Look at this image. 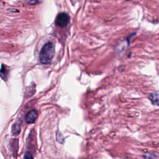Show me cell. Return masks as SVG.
Listing matches in <instances>:
<instances>
[{
  "label": "cell",
  "instance_id": "277c9868",
  "mask_svg": "<svg viewBox=\"0 0 159 159\" xmlns=\"http://www.w3.org/2000/svg\"><path fill=\"white\" fill-rule=\"evenodd\" d=\"M148 99L153 105L159 106V94L152 93L148 95Z\"/></svg>",
  "mask_w": 159,
  "mask_h": 159
},
{
  "label": "cell",
  "instance_id": "3957f363",
  "mask_svg": "<svg viewBox=\"0 0 159 159\" xmlns=\"http://www.w3.org/2000/svg\"><path fill=\"white\" fill-rule=\"evenodd\" d=\"M38 116V113L36 110L32 109L29 111L25 116V121L27 124H33L36 121Z\"/></svg>",
  "mask_w": 159,
  "mask_h": 159
},
{
  "label": "cell",
  "instance_id": "8992f818",
  "mask_svg": "<svg viewBox=\"0 0 159 159\" xmlns=\"http://www.w3.org/2000/svg\"><path fill=\"white\" fill-rule=\"evenodd\" d=\"M8 74V71L6 69V67L4 66L3 64L1 65V77L4 80H6L7 78V76Z\"/></svg>",
  "mask_w": 159,
  "mask_h": 159
},
{
  "label": "cell",
  "instance_id": "7a4b0ae2",
  "mask_svg": "<svg viewBox=\"0 0 159 159\" xmlns=\"http://www.w3.org/2000/svg\"><path fill=\"white\" fill-rule=\"evenodd\" d=\"M70 16L65 13L59 14L55 19V25L60 27H65L69 25L70 22Z\"/></svg>",
  "mask_w": 159,
  "mask_h": 159
},
{
  "label": "cell",
  "instance_id": "5b68a950",
  "mask_svg": "<svg viewBox=\"0 0 159 159\" xmlns=\"http://www.w3.org/2000/svg\"><path fill=\"white\" fill-rule=\"evenodd\" d=\"M21 131V121H18L14 123L12 126V134L15 136L18 135Z\"/></svg>",
  "mask_w": 159,
  "mask_h": 159
},
{
  "label": "cell",
  "instance_id": "52a82bcc",
  "mask_svg": "<svg viewBox=\"0 0 159 159\" xmlns=\"http://www.w3.org/2000/svg\"><path fill=\"white\" fill-rule=\"evenodd\" d=\"M25 158H33V157L29 152H26L25 155Z\"/></svg>",
  "mask_w": 159,
  "mask_h": 159
},
{
  "label": "cell",
  "instance_id": "6da1fadb",
  "mask_svg": "<svg viewBox=\"0 0 159 159\" xmlns=\"http://www.w3.org/2000/svg\"><path fill=\"white\" fill-rule=\"evenodd\" d=\"M55 54V46L52 42H48L42 47L39 53V60L42 64H50Z\"/></svg>",
  "mask_w": 159,
  "mask_h": 159
}]
</instances>
